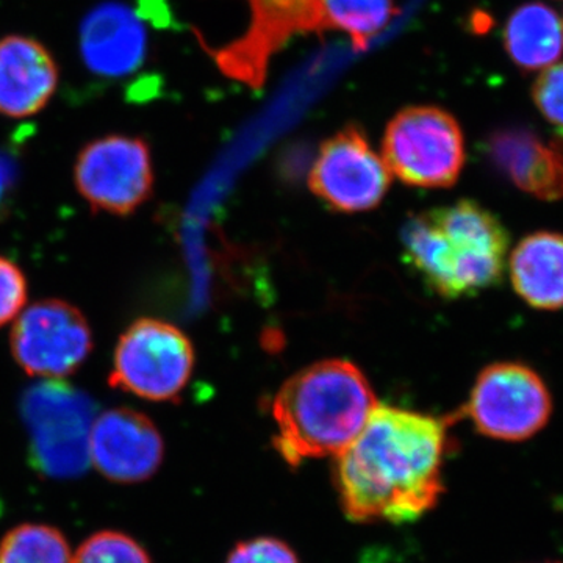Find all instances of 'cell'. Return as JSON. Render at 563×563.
Masks as SVG:
<instances>
[{
	"label": "cell",
	"mask_w": 563,
	"mask_h": 563,
	"mask_svg": "<svg viewBox=\"0 0 563 563\" xmlns=\"http://www.w3.org/2000/svg\"><path fill=\"white\" fill-rule=\"evenodd\" d=\"M448 448L446 421L377 406L361 433L336 455L343 512L354 523L418 520L442 496Z\"/></svg>",
	"instance_id": "cell-1"
},
{
	"label": "cell",
	"mask_w": 563,
	"mask_h": 563,
	"mask_svg": "<svg viewBox=\"0 0 563 563\" xmlns=\"http://www.w3.org/2000/svg\"><path fill=\"white\" fill-rule=\"evenodd\" d=\"M406 261L444 299L473 298L503 280L509 233L474 201L421 211L402 229Z\"/></svg>",
	"instance_id": "cell-2"
},
{
	"label": "cell",
	"mask_w": 563,
	"mask_h": 563,
	"mask_svg": "<svg viewBox=\"0 0 563 563\" xmlns=\"http://www.w3.org/2000/svg\"><path fill=\"white\" fill-rule=\"evenodd\" d=\"M376 407L372 384L354 363L342 358L313 363L274 396V446L290 465L339 455Z\"/></svg>",
	"instance_id": "cell-3"
},
{
	"label": "cell",
	"mask_w": 563,
	"mask_h": 563,
	"mask_svg": "<svg viewBox=\"0 0 563 563\" xmlns=\"http://www.w3.org/2000/svg\"><path fill=\"white\" fill-rule=\"evenodd\" d=\"M195 368V347L172 322L133 321L114 347L111 387L152 402L180 398Z\"/></svg>",
	"instance_id": "cell-4"
},
{
	"label": "cell",
	"mask_w": 563,
	"mask_h": 563,
	"mask_svg": "<svg viewBox=\"0 0 563 563\" xmlns=\"http://www.w3.org/2000/svg\"><path fill=\"white\" fill-rule=\"evenodd\" d=\"M384 162L409 187L450 188L461 177L465 141L459 122L437 107H409L385 131Z\"/></svg>",
	"instance_id": "cell-5"
},
{
	"label": "cell",
	"mask_w": 563,
	"mask_h": 563,
	"mask_svg": "<svg viewBox=\"0 0 563 563\" xmlns=\"http://www.w3.org/2000/svg\"><path fill=\"white\" fill-rule=\"evenodd\" d=\"M33 463L49 477H76L90 465L92 404L62 383L33 388L22 402Z\"/></svg>",
	"instance_id": "cell-6"
},
{
	"label": "cell",
	"mask_w": 563,
	"mask_h": 563,
	"mask_svg": "<svg viewBox=\"0 0 563 563\" xmlns=\"http://www.w3.org/2000/svg\"><path fill=\"white\" fill-rule=\"evenodd\" d=\"M488 439L525 442L542 431L553 399L542 377L521 363H493L477 376L463 409Z\"/></svg>",
	"instance_id": "cell-7"
},
{
	"label": "cell",
	"mask_w": 563,
	"mask_h": 563,
	"mask_svg": "<svg viewBox=\"0 0 563 563\" xmlns=\"http://www.w3.org/2000/svg\"><path fill=\"white\" fill-rule=\"evenodd\" d=\"M74 180L92 211L129 217L150 201L154 191L150 146L139 136L92 140L77 155Z\"/></svg>",
	"instance_id": "cell-8"
},
{
	"label": "cell",
	"mask_w": 563,
	"mask_h": 563,
	"mask_svg": "<svg viewBox=\"0 0 563 563\" xmlns=\"http://www.w3.org/2000/svg\"><path fill=\"white\" fill-rule=\"evenodd\" d=\"M10 347L14 362L29 376L60 380L76 373L91 354L92 332L76 306L44 299L16 318Z\"/></svg>",
	"instance_id": "cell-9"
},
{
	"label": "cell",
	"mask_w": 563,
	"mask_h": 563,
	"mask_svg": "<svg viewBox=\"0 0 563 563\" xmlns=\"http://www.w3.org/2000/svg\"><path fill=\"white\" fill-rule=\"evenodd\" d=\"M390 181L391 173L384 158L354 125L321 144L309 174L313 195L342 213L376 209L384 201Z\"/></svg>",
	"instance_id": "cell-10"
},
{
	"label": "cell",
	"mask_w": 563,
	"mask_h": 563,
	"mask_svg": "<svg viewBox=\"0 0 563 563\" xmlns=\"http://www.w3.org/2000/svg\"><path fill=\"white\" fill-rule=\"evenodd\" d=\"M250 31L217 52L218 65L228 76L261 88L274 52L296 33L328 29L322 0H250Z\"/></svg>",
	"instance_id": "cell-11"
},
{
	"label": "cell",
	"mask_w": 563,
	"mask_h": 563,
	"mask_svg": "<svg viewBox=\"0 0 563 563\" xmlns=\"http://www.w3.org/2000/svg\"><path fill=\"white\" fill-rule=\"evenodd\" d=\"M163 454L162 433L146 415L118 407L92 421L90 463L107 479L143 483L161 468Z\"/></svg>",
	"instance_id": "cell-12"
},
{
	"label": "cell",
	"mask_w": 563,
	"mask_h": 563,
	"mask_svg": "<svg viewBox=\"0 0 563 563\" xmlns=\"http://www.w3.org/2000/svg\"><path fill=\"white\" fill-rule=\"evenodd\" d=\"M493 168L540 201L563 198V151L525 128L495 131L485 143Z\"/></svg>",
	"instance_id": "cell-13"
},
{
	"label": "cell",
	"mask_w": 563,
	"mask_h": 563,
	"mask_svg": "<svg viewBox=\"0 0 563 563\" xmlns=\"http://www.w3.org/2000/svg\"><path fill=\"white\" fill-rule=\"evenodd\" d=\"M58 68L40 41L11 35L0 40V114L40 113L57 90Z\"/></svg>",
	"instance_id": "cell-14"
},
{
	"label": "cell",
	"mask_w": 563,
	"mask_h": 563,
	"mask_svg": "<svg viewBox=\"0 0 563 563\" xmlns=\"http://www.w3.org/2000/svg\"><path fill=\"white\" fill-rule=\"evenodd\" d=\"M80 49L92 73L106 77L128 76L143 63L146 31L128 7L102 3L81 24Z\"/></svg>",
	"instance_id": "cell-15"
},
{
	"label": "cell",
	"mask_w": 563,
	"mask_h": 563,
	"mask_svg": "<svg viewBox=\"0 0 563 563\" xmlns=\"http://www.w3.org/2000/svg\"><path fill=\"white\" fill-rule=\"evenodd\" d=\"M515 291L533 309H563V235L536 232L515 247L509 262Z\"/></svg>",
	"instance_id": "cell-16"
},
{
	"label": "cell",
	"mask_w": 563,
	"mask_h": 563,
	"mask_svg": "<svg viewBox=\"0 0 563 563\" xmlns=\"http://www.w3.org/2000/svg\"><path fill=\"white\" fill-rule=\"evenodd\" d=\"M504 46L520 68H550L561 60L563 54L562 21L544 3H526L515 10L507 21Z\"/></svg>",
	"instance_id": "cell-17"
},
{
	"label": "cell",
	"mask_w": 563,
	"mask_h": 563,
	"mask_svg": "<svg viewBox=\"0 0 563 563\" xmlns=\"http://www.w3.org/2000/svg\"><path fill=\"white\" fill-rule=\"evenodd\" d=\"M328 29L351 35L355 49L363 51L396 13L393 0H322Z\"/></svg>",
	"instance_id": "cell-18"
},
{
	"label": "cell",
	"mask_w": 563,
	"mask_h": 563,
	"mask_svg": "<svg viewBox=\"0 0 563 563\" xmlns=\"http://www.w3.org/2000/svg\"><path fill=\"white\" fill-rule=\"evenodd\" d=\"M0 563H73V554L57 529L44 525H22L3 537Z\"/></svg>",
	"instance_id": "cell-19"
},
{
	"label": "cell",
	"mask_w": 563,
	"mask_h": 563,
	"mask_svg": "<svg viewBox=\"0 0 563 563\" xmlns=\"http://www.w3.org/2000/svg\"><path fill=\"white\" fill-rule=\"evenodd\" d=\"M73 563H151L150 555L125 533H95L73 558Z\"/></svg>",
	"instance_id": "cell-20"
},
{
	"label": "cell",
	"mask_w": 563,
	"mask_h": 563,
	"mask_svg": "<svg viewBox=\"0 0 563 563\" xmlns=\"http://www.w3.org/2000/svg\"><path fill=\"white\" fill-rule=\"evenodd\" d=\"M27 302V279L16 263L0 255V328L16 320Z\"/></svg>",
	"instance_id": "cell-21"
},
{
	"label": "cell",
	"mask_w": 563,
	"mask_h": 563,
	"mask_svg": "<svg viewBox=\"0 0 563 563\" xmlns=\"http://www.w3.org/2000/svg\"><path fill=\"white\" fill-rule=\"evenodd\" d=\"M532 95L544 120L563 132V63L543 69L533 84Z\"/></svg>",
	"instance_id": "cell-22"
},
{
	"label": "cell",
	"mask_w": 563,
	"mask_h": 563,
	"mask_svg": "<svg viewBox=\"0 0 563 563\" xmlns=\"http://www.w3.org/2000/svg\"><path fill=\"white\" fill-rule=\"evenodd\" d=\"M228 563H299V559L282 540L258 537L236 544Z\"/></svg>",
	"instance_id": "cell-23"
},
{
	"label": "cell",
	"mask_w": 563,
	"mask_h": 563,
	"mask_svg": "<svg viewBox=\"0 0 563 563\" xmlns=\"http://www.w3.org/2000/svg\"><path fill=\"white\" fill-rule=\"evenodd\" d=\"M11 191H13V174L9 165L0 161V218L9 211Z\"/></svg>",
	"instance_id": "cell-24"
},
{
	"label": "cell",
	"mask_w": 563,
	"mask_h": 563,
	"mask_svg": "<svg viewBox=\"0 0 563 563\" xmlns=\"http://www.w3.org/2000/svg\"><path fill=\"white\" fill-rule=\"evenodd\" d=\"M548 563H559V562H548Z\"/></svg>",
	"instance_id": "cell-25"
}]
</instances>
